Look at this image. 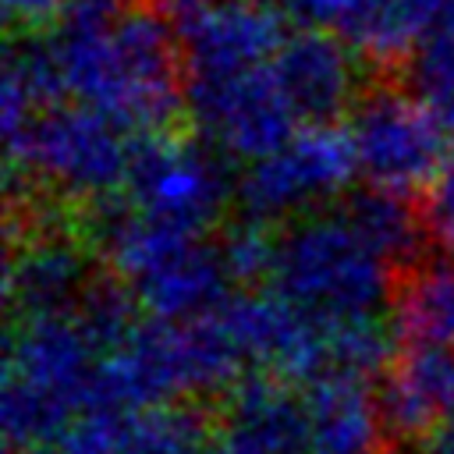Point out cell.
Here are the masks:
<instances>
[{
  "mask_svg": "<svg viewBox=\"0 0 454 454\" xmlns=\"http://www.w3.org/2000/svg\"><path fill=\"white\" fill-rule=\"evenodd\" d=\"M64 89L131 135L184 117V53L170 18L142 0H67L46 28Z\"/></svg>",
  "mask_w": 454,
  "mask_h": 454,
  "instance_id": "obj_1",
  "label": "cell"
},
{
  "mask_svg": "<svg viewBox=\"0 0 454 454\" xmlns=\"http://www.w3.org/2000/svg\"><path fill=\"white\" fill-rule=\"evenodd\" d=\"M99 351L71 312L25 316L7 333L0 422L7 450L35 454L57 440L85 408Z\"/></svg>",
  "mask_w": 454,
  "mask_h": 454,
  "instance_id": "obj_2",
  "label": "cell"
},
{
  "mask_svg": "<svg viewBox=\"0 0 454 454\" xmlns=\"http://www.w3.org/2000/svg\"><path fill=\"white\" fill-rule=\"evenodd\" d=\"M390 262L340 209L305 213L280 231L270 287L326 319L383 316L394 298Z\"/></svg>",
  "mask_w": 454,
  "mask_h": 454,
  "instance_id": "obj_3",
  "label": "cell"
},
{
  "mask_svg": "<svg viewBox=\"0 0 454 454\" xmlns=\"http://www.w3.org/2000/svg\"><path fill=\"white\" fill-rule=\"evenodd\" d=\"M135 135L85 103L46 106L25 138L7 149V167L71 202H96L124 192Z\"/></svg>",
  "mask_w": 454,
  "mask_h": 454,
  "instance_id": "obj_4",
  "label": "cell"
},
{
  "mask_svg": "<svg viewBox=\"0 0 454 454\" xmlns=\"http://www.w3.org/2000/svg\"><path fill=\"white\" fill-rule=\"evenodd\" d=\"M358 174V153L348 124L309 121L280 149L245 163L234 195L241 213L277 220H298L351 188Z\"/></svg>",
  "mask_w": 454,
  "mask_h": 454,
  "instance_id": "obj_5",
  "label": "cell"
},
{
  "mask_svg": "<svg viewBox=\"0 0 454 454\" xmlns=\"http://www.w3.org/2000/svg\"><path fill=\"white\" fill-rule=\"evenodd\" d=\"M358 174L401 195H419L433 184L450 156L447 124L408 89L372 85L351 110L348 121Z\"/></svg>",
  "mask_w": 454,
  "mask_h": 454,
  "instance_id": "obj_6",
  "label": "cell"
},
{
  "mask_svg": "<svg viewBox=\"0 0 454 454\" xmlns=\"http://www.w3.org/2000/svg\"><path fill=\"white\" fill-rule=\"evenodd\" d=\"M184 117L216 153L245 163L280 149L301 128L270 64L220 74H188Z\"/></svg>",
  "mask_w": 454,
  "mask_h": 454,
  "instance_id": "obj_7",
  "label": "cell"
},
{
  "mask_svg": "<svg viewBox=\"0 0 454 454\" xmlns=\"http://www.w3.org/2000/svg\"><path fill=\"white\" fill-rule=\"evenodd\" d=\"M124 192L142 213L202 234L223 216L234 188L220 160L202 145L181 138L177 131H149L131 142Z\"/></svg>",
  "mask_w": 454,
  "mask_h": 454,
  "instance_id": "obj_8",
  "label": "cell"
},
{
  "mask_svg": "<svg viewBox=\"0 0 454 454\" xmlns=\"http://www.w3.org/2000/svg\"><path fill=\"white\" fill-rule=\"evenodd\" d=\"M362 53L330 28H294L270 67L298 121H337L362 99Z\"/></svg>",
  "mask_w": 454,
  "mask_h": 454,
  "instance_id": "obj_9",
  "label": "cell"
},
{
  "mask_svg": "<svg viewBox=\"0 0 454 454\" xmlns=\"http://www.w3.org/2000/svg\"><path fill=\"white\" fill-rule=\"evenodd\" d=\"M287 39V18L266 0H216L181 21L184 74H220L270 64Z\"/></svg>",
  "mask_w": 454,
  "mask_h": 454,
  "instance_id": "obj_10",
  "label": "cell"
},
{
  "mask_svg": "<svg viewBox=\"0 0 454 454\" xmlns=\"http://www.w3.org/2000/svg\"><path fill=\"white\" fill-rule=\"evenodd\" d=\"M252 454H312L305 394L280 372H245L223 394V429Z\"/></svg>",
  "mask_w": 454,
  "mask_h": 454,
  "instance_id": "obj_11",
  "label": "cell"
},
{
  "mask_svg": "<svg viewBox=\"0 0 454 454\" xmlns=\"http://www.w3.org/2000/svg\"><path fill=\"white\" fill-rule=\"evenodd\" d=\"M380 411L390 436H422L454 415V348L404 344L380 376Z\"/></svg>",
  "mask_w": 454,
  "mask_h": 454,
  "instance_id": "obj_12",
  "label": "cell"
},
{
  "mask_svg": "<svg viewBox=\"0 0 454 454\" xmlns=\"http://www.w3.org/2000/svg\"><path fill=\"white\" fill-rule=\"evenodd\" d=\"M305 419L312 454H380L390 429L369 380L323 376L305 383Z\"/></svg>",
  "mask_w": 454,
  "mask_h": 454,
  "instance_id": "obj_13",
  "label": "cell"
},
{
  "mask_svg": "<svg viewBox=\"0 0 454 454\" xmlns=\"http://www.w3.org/2000/svg\"><path fill=\"white\" fill-rule=\"evenodd\" d=\"M131 287H135L145 316L188 323V319H202V316L216 312L231 298L234 280L223 266L216 241L209 245V241L195 238L192 245H184L177 255H170L163 266H156L149 277H142Z\"/></svg>",
  "mask_w": 454,
  "mask_h": 454,
  "instance_id": "obj_14",
  "label": "cell"
},
{
  "mask_svg": "<svg viewBox=\"0 0 454 454\" xmlns=\"http://www.w3.org/2000/svg\"><path fill=\"white\" fill-rule=\"evenodd\" d=\"M387 319L404 344L454 348V252L415 259L394 284Z\"/></svg>",
  "mask_w": 454,
  "mask_h": 454,
  "instance_id": "obj_15",
  "label": "cell"
},
{
  "mask_svg": "<svg viewBox=\"0 0 454 454\" xmlns=\"http://www.w3.org/2000/svg\"><path fill=\"white\" fill-rule=\"evenodd\" d=\"M337 209L390 266H411L415 259H422V241L429 238V231L426 216L411 206V195L365 184L348 192Z\"/></svg>",
  "mask_w": 454,
  "mask_h": 454,
  "instance_id": "obj_16",
  "label": "cell"
},
{
  "mask_svg": "<svg viewBox=\"0 0 454 454\" xmlns=\"http://www.w3.org/2000/svg\"><path fill=\"white\" fill-rule=\"evenodd\" d=\"M142 312L145 309L128 280H121L117 273H96L74 301L71 319L99 355H110L138 330Z\"/></svg>",
  "mask_w": 454,
  "mask_h": 454,
  "instance_id": "obj_17",
  "label": "cell"
},
{
  "mask_svg": "<svg viewBox=\"0 0 454 454\" xmlns=\"http://www.w3.org/2000/svg\"><path fill=\"white\" fill-rule=\"evenodd\" d=\"M213 443V426L188 401L156 404L128 419V454H209Z\"/></svg>",
  "mask_w": 454,
  "mask_h": 454,
  "instance_id": "obj_18",
  "label": "cell"
},
{
  "mask_svg": "<svg viewBox=\"0 0 454 454\" xmlns=\"http://www.w3.org/2000/svg\"><path fill=\"white\" fill-rule=\"evenodd\" d=\"M277 241H280V234H273V223L262 216H252V213H238L234 220H227L220 227L216 248L223 255V266H227L234 287H255L273 277Z\"/></svg>",
  "mask_w": 454,
  "mask_h": 454,
  "instance_id": "obj_19",
  "label": "cell"
},
{
  "mask_svg": "<svg viewBox=\"0 0 454 454\" xmlns=\"http://www.w3.org/2000/svg\"><path fill=\"white\" fill-rule=\"evenodd\" d=\"M404 64L411 92L454 131V35H426Z\"/></svg>",
  "mask_w": 454,
  "mask_h": 454,
  "instance_id": "obj_20",
  "label": "cell"
},
{
  "mask_svg": "<svg viewBox=\"0 0 454 454\" xmlns=\"http://www.w3.org/2000/svg\"><path fill=\"white\" fill-rule=\"evenodd\" d=\"M131 415L82 411L57 440H50L35 454H128V419Z\"/></svg>",
  "mask_w": 454,
  "mask_h": 454,
  "instance_id": "obj_21",
  "label": "cell"
},
{
  "mask_svg": "<svg viewBox=\"0 0 454 454\" xmlns=\"http://www.w3.org/2000/svg\"><path fill=\"white\" fill-rule=\"evenodd\" d=\"M422 216L429 238L443 252H454V149L440 167V174L433 177V184L422 192Z\"/></svg>",
  "mask_w": 454,
  "mask_h": 454,
  "instance_id": "obj_22",
  "label": "cell"
},
{
  "mask_svg": "<svg viewBox=\"0 0 454 454\" xmlns=\"http://www.w3.org/2000/svg\"><path fill=\"white\" fill-rule=\"evenodd\" d=\"M277 7L298 28H330V32H337L344 25V18L351 14L355 0H277Z\"/></svg>",
  "mask_w": 454,
  "mask_h": 454,
  "instance_id": "obj_23",
  "label": "cell"
},
{
  "mask_svg": "<svg viewBox=\"0 0 454 454\" xmlns=\"http://www.w3.org/2000/svg\"><path fill=\"white\" fill-rule=\"evenodd\" d=\"M4 4V14L14 28L21 32H43L50 28L60 11L67 7V0H0Z\"/></svg>",
  "mask_w": 454,
  "mask_h": 454,
  "instance_id": "obj_24",
  "label": "cell"
},
{
  "mask_svg": "<svg viewBox=\"0 0 454 454\" xmlns=\"http://www.w3.org/2000/svg\"><path fill=\"white\" fill-rule=\"evenodd\" d=\"M411 454H454V415H447L429 433H422L415 440V450Z\"/></svg>",
  "mask_w": 454,
  "mask_h": 454,
  "instance_id": "obj_25",
  "label": "cell"
},
{
  "mask_svg": "<svg viewBox=\"0 0 454 454\" xmlns=\"http://www.w3.org/2000/svg\"><path fill=\"white\" fill-rule=\"evenodd\" d=\"M149 4H153V7H160V11H163V14L170 18V21H177V25H181V21L195 18L199 11L213 7L216 0H149Z\"/></svg>",
  "mask_w": 454,
  "mask_h": 454,
  "instance_id": "obj_26",
  "label": "cell"
},
{
  "mask_svg": "<svg viewBox=\"0 0 454 454\" xmlns=\"http://www.w3.org/2000/svg\"><path fill=\"white\" fill-rule=\"evenodd\" d=\"M429 35H454V0H436Z\"/></svg>",
  "mask_w": 454,
  "mask_h": 454,
  "instance_id": "obj_27",
  "label": "cell"
},
{
  "mask_svg": "<svg viewBox=\"0 0 454 454\" xmlns=\"http://www.w3.org/2000/svg\"><path fill=\"white\" fill-rule=\"evenodd\" d=\"M7 454H21V450H7Z\"/></svg>",
  "mask_w": 454,
  "mask_h": 454,
  "instance_id": "obj_28",
  "label": "cell"
}]
</instances>
